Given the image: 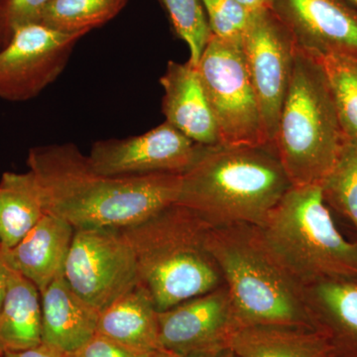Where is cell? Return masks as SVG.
I'll use <instances>...</instances> for the list:
<instances>
[{
  "label": "cell",
  "instance_id": "44dd1931",
  "mask_svg": "<svg viewBox=\"0 0 357 357\" xmlns=\"http://www.w3.org/2000/svg\"><path fill=\"white\" fill-rule=\"evenodd\" d=\"M45 211L36 177L6 172L0 180V249L14 248L37 225Z\"/></svg>",
  "mask_w": 357,
  "mask_h": 357
},
{
  "label": "cell",
  "instance_id": "ffe728a7",
  "mask_svg": "<svg viewBox=\"0 0 357 357\" xmlns=\"http://www.w3.org/2000/svg\"><path fill=\"white\" fill-rule=\"evenodd\" d=\"M6 271V293L0 307L2 356L6 352L26 351L42 344L41 294L31 281L7 263Z\"/></svg>",
  "mask_w": 357,
  "mask_h": 357
},
{
  "label": "cell",
  "instance_id": "7c38bea8",
  "mask_svg": "<svg viewBox=\"0 0 357 357\" xmlns=\"http://www.w3.org/2000/svg\"><path fill=\"white\" fill-rule=\"evenodd\" d=\"M158 326L162 349L180 357L229 349L239 328L225 284L158 312Z\"/></svg>",
  "mask_w": 357,
  "mask_h": 357
},
{
  "label": "cell",
  "instance_id": "cb8c5ba5",
  "mask_svg": "<svg viewBox=\"0 0 357 357\" xmlns=\"http://www.w3.org/2000/svg\"><path fill=\"white\" fill-rule=\"evenodd\" d=\"M324 198L357 230V137H347L335 165L321 183Z\"/></svg>",
  "mask_w": 357,
  "mask_h": 357
},
{
  "label": "cell",
  "instance_id": "74e56055",
  "mask_svg": "<svg viewBox=\"0 0 357 357\" xmlns=\"http://www.w3.org/2000/svg\"><path fill=\"white\" fill-rule=\"evenodd\" d=\"M0 357H2V354H0Z\"/></svg>",
  "mask_w": 357,
  "mask_h": 357
},
{
  "label": "cell",
  "instance_id": "d4e9b609",
  "mask_svg": "<svg viewBox=\"0 0 357 357\" xmlns=\"http://www.w3.org/2000/svg\"><path fill=\"white\" fill-rule=\"evenodd\" d=\"M165 7L174 31L189 47V62L197 67L213 36L202 0H160Z\"/></svg>",
  "mask_w": 357,
  "mask_h": 357
},
{
  "label": "cell",
  "instance_id": "9c48e42d",
  "mask_svg": "<svg viewBox=\"0 0 357 357\" xmlns=\"http://www.w3.org/2000/svg\"><path fill=\"white\" fill-rule=\"evenodd\" d=\"M82 37L42 23L15 28L0 49V98L25 102L38 96L62 74Z\"/></svg>",
  "mask_w": 357,
  "mask_h": 357
},
{
  "label": "cell",
  "instance_id": "603a6c76",
  "mask_svg": "<svg viewBox=\"0 0 357 357\" xmlns=\"http://www.w3.org/2000/svg\"><path fill=\"white\" fill-rule=\"evenodd\" d=\"M317 60L325 72L345 137H357V59L330 54Z\"/></svg>",
  "mask_w": 357,
  "mask_h": 357
},
{
  "label": "cell",
  "instance_id": "7a4b0ae2",
  "mask_svg": "<svg viewBox=\"0 0 357 357\" xmlns=\"http://www.w3.org/2000/svg\"><path fill=\"white\" fill-rule=\"evenodd\" d=\"M291 187L274 145L204 146L181 175L176 203L211 227H261Z\"/></svg>",
  "mask_w": 357,
  "mask_h": 357
},
{
  "label": "cell",
  "instance_id": "6da1fadb",
  "mask_svg": "<svg viewBox=\"0 0 357 357\" xmlns=\"http://www.w3.org/2000/svg\"><path fill=\"white\" fill-rule=\"evenodd\" d=\"M38 182L45 211L75 230L123 229L177 201L181 175L110 177L96 172L73 144L32 148L27 159Z\"/></svg>",
  "mask_w": 357,
  "mask_h": 357
},
{
  "label": "cell",
  "instance_id": "836d02e7",
  "mask_svg": "<svg viewBox=\"0 0 357 357\" xmlns=\"http://www.w3.org/2000/svg\"><path fill=\"white\" fill-rule=\"evenodd\" d=\"M153 357H180L175 356V354H170V352L165 351H161L157 352L156 354Z\"/></svg>",
  "mask_w": 357,
  "mask_h": 357
},
{
  "label": "cell",
  "instance_id": "4316f807",
  "mask_svg": "<svg viewBox=\"0 0 357 357\" xmlns=\"http://www.w3.org/2000/svg\"><path fill=\"white\" fill-rule=\"evenodd\" d=\"M52 0H0V18L9 33L20 26L41 23Z\"/></svg>",
  "mask_w": 357,
  "mask_h": 357
},
{
  "label": "cell",
  "instance_id": "7402d4cb",
  "mask_svg": "<svg viewBox=\"0 0 357 357\" xmlns=\"http://www.w3.org/2000/svg\"><path fill=\"white\" fill-rule=\"evenodd\" d=\"M128 0H52L42 24L58 31L86 35L115 17Z\"/></svg>",
  "mask_w": 357,
  "mask_h": 357
},
{
  "label": "cell",
  "instance_id": "484cf974",
  "mask_svg": "<svg viewBox=\"0 0 357 357\" xmlns=\"http://www.w3.org/2000/svg\"><path fill=\"white\" fill-rule=\"evenodd\" d=\"M211 31L220 38L241 39L250 16L234 0H202Z\"/></svg>",
  "mask_w": 357,
  "mask_h": 357
},
{
  "label": "cell",
  "instance_id": "e0dca14e",
  "mask_svg": "<svg viewBox=\"0 0 357 357\" xmlns=\"http://www.w3.org/2000/svg\"><path fill=\"white\" fill-rule=\"evenodd\" d=\"M314 328L328 337L332 356L357 357V283L321 282L305 289Z\"/></svg>",
  "mask_w": 357,
  "mask_h": 357
},
{
  "label": "cell",
  "instance_id": "f546056e",
  "mask_svg": "<svg viewBox=\"0 0 357 357\" xmlns=\"http://www.w3.org/2000/svg\"><path fill=\"white\" fill-rule=\"evenodd\" d=\"M234 1L243 7L249 15L267 10L270 9V4H271V0H234Z\"/></svg>",
  "mask_w": 357,
  "mask_h": 357
},
{
  "label": "cell",
  "instance_id": "8d00e7d4",
  "mask_svg": "<svg viewBox=\"0 0 357 357\" xmlns=\"http://www.w3.org/2000/svg\"><path fill=\"white\" fill-rule=\"evenodd\" d=\"M331 357H340V356H331Z\"/></svg>",
  "mask_w": 357,
  "mask_h": 357
},
{
  "label": "cell",
  "instance_id": "5bb4252c",
  "mask_svg": "<svg viewBox=\"0 0 357 357\" xmlns=\"http://www.w3.org/2000/svg\"><path fill=\"white\" fill-rule=\"evenodd\" d=\"M160 84L164 89L162 109L165 121L195 143L220 145L217 119L197 67L189 61H170Z\"/></svg>",
  "mask_w": 357,
  "mask_h": 357
},
{
  "label": "cell",
  "instance_id": "1f68e13d",
  "mask_svg": "<svg viewBox=\"0 0 357 357\" xmlns=\"http://www.w3.org/2000/svg\"><path fill=\"white\" fill-rule=\"evenodd\" d=\"M229 349H222V351H213L198 352V354H189L184 357H229Z\"/></svg>",
  "mask_w": 357,
  "mask_h": 357
},
{
  "label": "cell",
  "instance_id": "8fae6325",
  "mask_svg": "<svg viewBox=\"0 0 357 357\" xmlns=\"http://www.w3.org/2000/svg\"><path fill=\"white\" fill-rule=\"evenodd\" d=\"M204 147L165 121L141 135L96 141L88 158L96 172L110 177L182 175Z\"/></svg>",
  "mask_w": 357,
  "mask_h": 357
},
{
  "label": "cell",
  "instance_id": "9a60e30c",
  "mask_svg": "<svg viewBox=\"0 0 357 357\" xmlns=\"http://www.w3.org/2000/svg\"><path fill=\"white\" fill-rule=\"evenodd\" d=\"M62 218L46 213L37 225L10 249H0L9 266L32 282L40 294L64 276L75 234Z\"/></svg>",
  "mask_w": 357,
  "mask_h": 357
},
{
  "label": "cell",
  "instance_id": "4fadbf2b",
  "mask_svg": "<svg viewBox=\"0 0 357 357\" xmlns=\"http://www.w3.org/2000/svg\"><path fill=\"white\" fill-rule=\"evenodd\" d=\"M270 8L307 55L357 59V11L344 0H271Z\"/></svg>",
  "mask_w": 357,
  "mask_h": 357
},
{
  "label": "cell",
  "instance_id": "d6a6232c",
  "mask_svg": "<svg viewBox=\"0 0 357 357\" xmlns=\"http://www.w3.org/2000/svg\"><path fill=\"white\" fill-rule=\"evenodd\" d=\"M10 33L7 31L6 26L2 22L1 18H0V49L6 44L8 39L10 38Z\"/></svg>",
  "mask_w": 357,
  "mask_h": 357
},
{
  "label": "cell",
  "instance_id": "5b68a950",
  "mask_svg": "<svg viewBox=\"0 0 357 357\" xmlns=\"http://www.w3.org/2000/svg\"><path fill=\"white\" fill-rule=\"evenodd\" d=\"M257 229L268 252L302 288L357 278V244L338 232L321 185L291 187Z\"/></svg>",
  "mask_w": 357,
  "mask_h": 357
},
{
  "label": "cell",
  "instance_id": "2e32d148",
  "mask_svg": "<svg viewBox=\"0 0 357 357\" xmlns=\"http://www.w3.org/2000/svg\"><path fill=\"white\" fill-rule=\"evenodd\" d=\"M42 344L73 354L96 335L100 312L82 299L65 277L41 293Z\"/></svg>",
  "mask_w": 357,
  "mask_h": 357
},
{
  "label": "cell",
  "instance_id": "83f0119b",
  "mask_svg": "<svg viewBox=\"0 0 357 357\" xmlns=\"http://www.w3.org/2000/svg\"><path fill=\"white\" fill-rule=\"evenodd\" d=\"M157 352L136 351L96 333L88 344L70 354V357H153Z\"/></svg>",
  "mask_w": 357,
  "mask_h": 357
},
{
  "label": "cell",
  "instance_id": "4dcf8cb0",
  "mask_svg": "<svg viewBox=\"0 0 357 357\" xmlns=\"http://www.w3.org/2000/svg\"><path fill=\"white\" fill-rule=\"evenodd\" d=\"M7 288V271L6 263L0 253V307L3 302L4 296H6Z\"/></svg>",
  "mask_w": 357,
  "mask_h": 357
},
{
  "label": "cell",
  "instance_id": "277c9868",
  "mask_svg": "<svg viewBox=\"0 0 357 357\" xmlns=\"http://www.w3.org/2000/svg\"><path fill=\"white\" fill-rule=\"evenodd\" d=\"M208 248L229 290L239 328L258 325L314 328L305 289L268 252L257 227H211Z\"/></svg>",
  "mask_w": 357,
  "mask_h": 357
},
{
  "label": "cell",
  "instance_id": "30bf717a",
  "mask_svg": "<svg viewBox=\"0 0 357 357\" xmlns=\"http://www.w3.org/2000/svg\"><path fill=\"white\" fill-rule=\"evenodd\" d=\"M241 44L265 134L274 145L292 74L296 43L288 28L270 8L250 16Z\"/></svg>",
  "mask_w": 357,
  "mask_h": 357
},
{
  "label": "cell",
  "instance_id": "ac0fdd59",
  "mask_svg": "<svg viewBox=\"0 0 357 357\" xmlns=\"http://www.w3.org/2000/svg\"><path fill=\"white\" fill-rule=\"evenodd\" d=\"M229 349L241 357H331L328 337L305 326L258 325L238 328Z\"/></svg>",
  "mask_w": 357,
  "mask_h": 357
},
{
  "label": "cell",
  "instance_id": "8992f818",
  "mask_svg": "<svg viewBox=\"0 0 357 357\" xmlns=\"http://www.w3.org/2000/svg\"><path fill=\"white\" fill-rule=\"evenodd\" d=\"M345 138L321 63L296 46L274 140L292 187L321 185Z\"/></svg>",
  "mask_w": 357,
  "mask_h": 357
},
{
  "label": "cell",
  "instance_id": "f1b7e54d",
  "mask_svg": "<svg viewBox=\"0 0 357 357\" xmlns=\"http://www.w3.org/2000/svg\"><path fill=\"white\" fill-rule=\"evenodd\" d=\"M2 357H70V354H66L54 347L41 344L26 351L6 352Z\"/></svg>",
  "mask_w": 357,
  "mask_h": 357
},
{
  "label": "cell",
  "instance_id": "d590c367",
  "mask_svg": "<svg viewBox=\"0 0 357 357\" xmlns=\"http://www.w3.org/2000/svg\"><path fill=\"white\" fill-rule=\"evenodd\" d=\"M229 357H241V356H237V354H234V352H232L229 349Z\"/></svg>",
  "mask_w": 357,
  "mask_h": 357
},
{
  "label": "cell",
  "instance_id": "3957f363",
  "mask_svg": "<svg viewBox=\"0 0 357 357\" xmlns=\"http://www.w3.org/2000/svg\"><path fill=\"white\" fill-rule=\"evenodd\" d=\"M210 229L194 211L177 203L121 229L135 257L138 285L149 294L157 311L225 284L208 250Z\"/></svg>",
  "mask_w": 357,
  "mask_h": 357
},
{
  "label": "cell",
  "instance_id": "e575fe53",
  "mask_svg": "<svg viewBox=\"0 0 357 357\" xmlns=\"http://www.w3.org/2000/svg\"><path fill=\"white\" fill-rule=\"evenodd\" d=\"M351 8H354V10L357 11V0H344Z\"/></svg>",
  "mask_w": 357,
  "mask_h": 357
},
{
  "label": "cell",
  "instance_id": "ba28073f",
  "mask_svg": "<svg viewBox=\"0 0 357 357\" xmlns=\"http://www.w3.org/2000/svg\"><path fill=\"white\" fill-rule=\"evenodd\" d=\"M64 277L100 312L138 285L135 257L121 229L76 230Z\"/></svg>",
  "mask_w": 357,
  "mask_h": 357
},
{
  "label": "cell",
  "instance_id": "52a82bcc",
  "mask_svg": "<svg viewBox=\"0 0 357 357\" xmlns=\"http://www.w3.org/2000/svg\"><path fill=\"white\" fill-rule=\"evenodd\" d=\"M197 69L217 119L220 145L257 147L271 144L265 134L241 39L213 35Z\"/></svg>",
  "mask_w": 357,
  "mask_h": 357
},
{
  "label": "cell",
  "instance_id": "d6986e66",
  "mask_svg": "<svg viewBox=\"0 0 357 357\" xmlns=\"http://www.w3.org/2000/svg\"><path fill=\"white\" fill-rule=\"evenodd\" d=\"M98 335L144 352L163 351L159 340L158 311L139 285L100 312Z\"/></svg>",
  "mask_w": 357,
  "mask_h": 357
}]
</instances>
